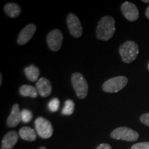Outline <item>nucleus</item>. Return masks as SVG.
Wrapping results in <instances>:
<instances>
[{
    "instance_id": "2eb2a0df",
    "label": "nucleus",
    "mask_w": 149,
    "mask_h": 149,
    "mask_svg": "<svg viewBox=\"0 0 149 149\" xmlns=\"http://www.w3.org/2000/svg\"><path fill=\"white\" fill-rule=\"evenodd\" d=\"M4 11L6 14L11 18H15L19 16L22 13L21 7L17 3L8 2L4 6Z\"/></svg>"
},
{
    "instance_id": "20e7f679",
    "label": "nucleus",
    "mask_w": 149,
    "mask_h": 149,
    "mask_svg": "<svg viewBox=\"0 0 149 149\" xmlns=\"http://www.w3.org/2000/svg\"><path fill=\"white\" fill-rule=\"evenodd\" d=\"M128 84V79L125 76H118L107 80L102 85L104 92L114 93L122 90Z\"/></svg>"
},
{
    "instance_id": "f257e3e1",
    "label": "nucleus",
    "mask_w": 149,
    "mask_h": 149,
    "mask_svg": "<svg viewBox=\"0 0 149 149\" xmlns=\"http://www.w3.org/2000/svg\"><path fill=\"white\" fill-rule=\"evenodd\" d=\"M115 32V19L111 16H104L98 22L96 37L98 40L108 41L113 37Z\"/></svg>"
},
{
    "instance_id": "412c9836",
    "label": "nucleus",
    "mask_w": 149,
    "mask_h": 149,
    "mask_svg": "<svg viewBox=\"0 0 149 149\" xmlns=\"http://www.w3.org/2000/svg\"><path fill=\"white\" fill-rule=\"evenodd\" d=\"M130 149H149V142L144 141V142L137 143L133 145Z\"/></svg>"
},
{
    "instance_id": "393cba45",
    "label": "nucleus",
    "mask_w": 149,
    "mask_h": 149,
    "mask_svg": "<svg viewBox=\"0 0 149 149\" xmlns=\"http://www.w3.org/2000/svg\"><path fill=\"white\" fill-rule=\"evenodd\" d=\"M2 79H2V74H1V73H0V85L2 84V81H3Z\"/></svg>"
},
{
    "instance_id": "4be33fe9",
    "label": "nucleus",
    "mask_w": 149,
    "mask_h": 149,
    "mask_svg": "<svg viewBox=\"0 0 149 149\" xmlns=\"http://www.w3.org/2000/svg\"><path fill=\"white\" fill-rule=\"evenodd\" d=\"M140 121L145 125L149 126V113H144L140 117Z\"/></svg>"
},
{
    "instance_id": "6e6552de",
    "label": "nucleus",
    "mask_w": 149,
    "mask_h": 149,
    "mask_svg": "<svg viewBox=\"0 0 149 149\" xmlns=\"http://www.w3.org/2000/svg\"><path fill=\"white\" fill-rule=\"evenodd\" d=\"M47 44L51 51L57 52L60 49L63 42V34L59 29H54L47 35Z\"/></svg>"
},
{
    "instance_id": "9b49d317",
    "label": "nucleus",
    "mask_w": 149,
    "mask_h": 149,
    "mask_svg": "<svg viewBox=\"0 0 149 149\" xmlns=\"http://www.w3.org/2000/svg\"><path fill=\"white\" fill-rule=\"evenodd\" d=\"M36 88L39 94L43 97H46L51 94L52 85L51 81L45 77H41L36 82Z\"/></svg>"
},
{
    "instance_id": "0eeeda50",
    "label": "nucleus",
    "mask_w": 149,
    "mask_h": 149,
    "mask_svg": "<svg viewBox=\"0 0 149 149\" xmlns=\"http://www.w3.org/2000/svg\"><path fill=\"white\" fill-rule=\"evenodd\" d=\"M66 23L70 33L74 38H79L82 35L83 29L78 17L73 13H69L67 16Z\"/></svg>"
},
{
    "instance_id": "1a4fd4ad",
    "label": "nucleus",
    "mask_w": 149,
    "mask_h": 149,
    "mask_svg": "<svg viewBox=\"0 0 149 149\" xmlns=\"http://www.w3.org/2000/svg\"><path fill=\"white\" fill-rule=\"evenodd\" d=\"M121 10L123 15L130 22H135L138 19L139 13L137 6L133 3L125 1L121 6Z\"/></svg>"
},
{
    "instance_id": "5701e85b",
    "label": "nucleus",
    "mask_w": 149,
    "mask_h": 149,
    "mask_svg": "<svg viewBox=\"0 0 149 149\" xmlns=\"http://www.w3.org/2000/svg\"><path fill=\"white\" fill-rule=\"evenodd\" d=\"M96 149H112V148L109 144L103 143V144L99 145V146L97 147Z\"/></svg>"
},
{
    "instance_id": "f3484780",
    "label": "nucleus",
    "mask_w": 149,
    "mask_h": 149,
    "mask_svg": "<svg viewBox=\"0 0 149 149\" xmlns=\"http://www.w3.org/2000/svg\"><path fill=\"white\" fill-rule=\"evenodd\" d=\"M19 93L23 97H31L32 98H36L38 96L36 87L29 84L22 85L19 88Z\"/></svg>"
},
{
    "instance_id": "9d476101",
    "label": "nucleus",
    "mask_w": 149,
    "mask_h": 149,
    "mask_svg": "<svg viewBox=\"0 0 149 149\" xmlns=\"http://www.w3.org/2000/svg\"><path fill=\"white\" fill-rule=\"evenodd\" d=\"M37 26L34 24H29L26 26L19 34L17 38V44L19 45H24L27 44L32 39L33 35L36 32Z\"/></svg>"
},
{
    "instance_id": "b1692460",
    "label": "nucleus",
    "mask_w": 149,
    "mask_h": 149,
    "mask_svg": "<svg viewBox=\"0 0 149 149\" xmlns=\"http://www.w3.org/2000/svg\"><path fill=\"white\" fill-rule=\"evenodd\" d=\"M145 15H146V17L148 19H149V6L147 7L146 10V13H145Z\"/></svg>"
},
{
    "instance_id": "bb28decb",
    "label": "nucleus",
    "mask_w": 149,
    "mask_h": 149,
    "mask_svg": "<svg viewBox=\"0 0 149 149\" xmlns=\"http://www.w3.org/2000/svg\"><path fill=\"white\" fill-rule=\"evenodd\" d=\"M39 149H46V148L44 146H42V147H40V148Z\"/></svg>"
},
{
    "instance_id": "423d86ee",
    "label": "nucleus",
    "mask_w": 149,
    "mask_h": 149,
    "mask_svg": "<svg viewBox=\"0 0 149 149\" xmlns=\"http://www.w3.org/2000/svg\"><path fill=\"white\" fill-rule=\"evenodd\" d=\"M111 138L118 140L135 141L139 138V133L128 127H119L113 130L111 133Z\"/></svg>"
},
{
    "instance_id": "cd10ccee",
    "label": "nucleus",
    "mask_w": 149,
    "mask_h": 149,
    "mask_svg": "<svg viewBox=\"0 0 149 149\" xmlns=\"http://www.w3.org/2000/svg\"><path fill=\"white\" fill-rule=\"evenodd\" d=\"M148 69L149 70V62H148Z\"/></svg>"
},
{
    "instance_id": "7ed1b4c3",
    "label": "nucleus",
    "mask_w": 149,
    "mask_h": 149,
    "mask_svg": "<svg viewBox=\"0 0 149 149\" xmlns=\"http://www.w3.org/2000/svg\"><path fill=\"white\" fill-rule=\"evenodd\" d=\"M71 83L78 98L86 97L88 91V85L86 79L80 72H74L71 76Z\"/></svg>"
},
{
    "instance_id": "a878e982",
    "label": "nucleus",
    "mask_w": 149,
    "mask_h": 149,
    "mask_svg": "<svg viewBox=\"0 0 149 149\" xmlns=\"http://www.w3.org/2000/svg\"><path fill=\"white\" fill-rule=\"evenodd\" d=\"M142 2H144V3H149V0H142Z\"/></svg>"
},
{
    "instance_id": "4468645a",
    "label": "nucleus",
    "mask_w": 149,
    "mask_h": 149,
    "mask_svg": "<svg viewBox=\"0 0 149 149\" xmlns=\"http://www.w3.org/2000/svg\"><path fill=\"white\" fill-rule=\"evenodd\" d=\"M19 135L22 139L28 141H34L37 139L36 132L32 128L24 126L19 131Z\"/></svg>"
},
{
    "instance_id": "f03ea898",
    "label": "nucleus",
    "mask_w": 149,
    "mask_h": 149,
    "mask_svg": "<svg viewBox=\"0 0 149 149\" xmlns=\"http://www.w3.org/2000/svg\"><path fill=\"white\" fill-rule=\"evenodd\" d=\"M119 53L122 61L126 64L133 62L139 54L138 45L133 41H126L120 46Z\"/></svg>"
},
{
    "instance_id": "f8f14e48",
    "label": "nucleus",
    "mask_w": 149,
    "mask_h": 149,
    "mask_svg": "<svg viewBox=\"0 0 149 149\" xmlns=\"http://www.w3.org/2000/svg\"><path fill=\"white\" fill-rule=\"evenodd\" d=\"M22 120V113L20 111L19 106L15 104L13 106L12 111L7 119V126L10 128L16 127Z\"/></svg>"
},
{
    "instance_id": "aec40b11",
    "label": "nucleus",
    "mask_w": 149,
    "mask_h": 149,
    "mask_svg": "<svg viewBox=\"0 0 149 149\" xmlns=\"http://www.w3.org/2000/svg\"><path fill=\"white\" fill-rule=\"evenodd\" d=\"M22 121L24 123H29L33 118L32 112L28 109H23L21 111Z\"/></svg>"
},
{
    "instance_id": "a211bd4d",
    "label": "nucleus",
    "mask_w": 149,
    "mask_h": 149,
    "mask_svg": "<svg viewBox=\"0 0 149 149\" xmlns=\"http://www.w3.org/2000/svg\"><path fill=\"white\" fill-rule=\"evenodd\" d=\"M74 111V103L71 100H67L65 101L64 107L61 111V114L64 115H70Z\"/></svg>"
},
{
    "instance_id": "39448f33",
    "label": "nucleus",
    "mask_w": 149,
    "mask_h": 149,
    "mask_svg": "<svg viewBox=\"0 0 149 149\" xmlns=\"http://www.w3.org/2000/svg\"><path fill=\"white\" fill-rule=\"evenodd\" d=\"M35 127L38 135L43 139L50 138L53 135V125L51 122L45 117H37L35 121Z\"/></svg>"
},
{
    "instance_id": "ddd939ff",
    "label": "nucleus",
    "mask_w": 149,
    "mask_h": 149,
    "mask_svg": "<svg viewBox=\"0 0 149 149\" xmlns=\"http://www.w3.org/2000/svg\"><path fill=\"white\" fill-rule=\"evenodd\" d=\"M18 133L15 130H11L6 134L1 141V149H12L18 141Z\"/></svg>"
},
{
    "instance_id": "6ab92c4d",
    "label": "nucleus",
    "mask_w": 149,
    "mask_h": 149,
    "mask_svg": "<svg viewBox=\"0 0 149 149\" xmlns=\"http://www.w3.org/2000/svg\"><path fill=\"white\" fill-rule=\"evenodd\" d=\"M59 104H60V102H59V100L58 98L55 97L52 99L48 104V109H49L51 112L57 111L59 107Z\"/></svg>"
},
{
    "instance_id": "dca6fc26",
    "label": "nucleus",
    "mask_w": 149,
    "mask_h": 149,
    "mask_svg": "<svg viewBox=\"0 0 149 149\" xmlns=\"http://www.w3.org/2000/svg\"><path fill=\"white\" fill-rule=\"evenodd\" d=\"M24 73L29 81L34 82V81H37L39 80L38 78L40 77V71L38 67L35 66L34 64H31V66L26 67L24 68Z\"/></svg>"
}]
</instances>
